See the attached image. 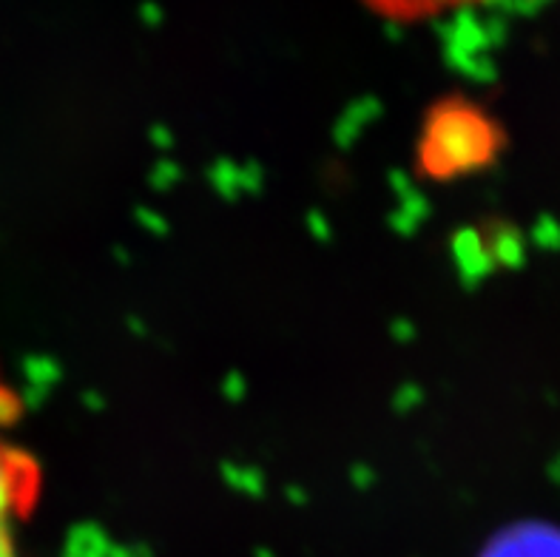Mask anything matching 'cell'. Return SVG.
Here are the masks:
<instances>
[{"label": "cell", "mask_w": 560, "mask_h": 557, "mask_svg": "<svg viewBox=\"0 0 560 557\" xmlns=\"http://www.w3.org/2000/svg\"><path fill=\"white\" fill-rule=\"evenodd\" d=\"M501 131L467 100H444L427 114L419 137V165L427 177L453 179L478 171L495 156Z\"/></svg>", "instance_id": "6da1fadb"}, {"label": "cell", "mask_w": 560, "mask_h": 557, "mask_svg": "<svg viewBox=\"0 0 560 557\" xmlns=\"http://www.w3.org/2000/svg\"><path fill=\"white\" fill-rule=\"evenodd\" d=\"M21 416V398L0 379V557H21L18 530L32 515L43 487L40 464L12 436Z\"/></svg>", "instance_id": "7a4b0ae2"}, {"label": "cell", "mask_w": 560, "mask_h": 557, "mask_svg": "<svg viewBox=\"0 0 560 557\" xmlns=\"http://www.w3.org/2000/svg\"><path fill=\"white\" fill-rule=\"evenodd\" d=\"M481 557H560V523L515 521L487 541Z\"/></svg>", "instance_id": "3957f363"}, {"label": "cell", "mask_w": 560, "mask_h": 557, "mask_svg": "<svg viewBox=\"0 0 560 557\" xmlns=\"http://www.w3.org/2000/svg\"><path fill=\"white\" fill-rule=\"evenodd\" d=\"M370 12L382 14L387 21L398 23H416V21H430L444 12L462 9L472 0H362Z\"/></svg>", "instance_id": "277c9868"}]
</instances>
